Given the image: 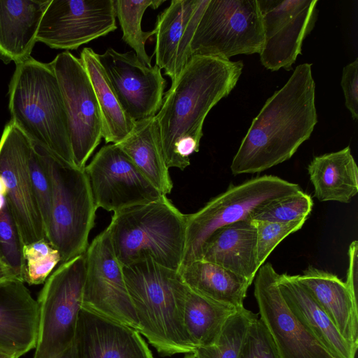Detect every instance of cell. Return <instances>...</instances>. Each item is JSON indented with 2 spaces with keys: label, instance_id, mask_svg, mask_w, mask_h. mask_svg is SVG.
I'll return each instance as SVG.
<instances>
[{
  "label": "cell",
  "instance_id": "obj_36",
  "mask_svg": "<svg viewBox=\"0 0 358 358\" xmlns=\"http://www.w3.org/2000/svg\"><path fill=\"white\" fill-rule=\"evenodd\" d=\"M29 168L34 197L46 237L52 208V188L48 176L34 146L29 159Z\"/></svg>",
  "mask_w": 358,
  "mask_h": 358
},
{
  "label": "cell",
  "instance_id": "obj_41",
  "mask_svg": "<svg viewBox=\"0 0 358 358\" xmlns=\"http://www.w3.org/2000/svg\"><path fill=\"white\" fill-rule=\"evenodd\" d=\"M55 358H74L72 345H71L64 352H62V354H60L59 355Z\"/></svg>",
  "mask_w": 358,
  "mask_h": 358
},
{
  "label": "cell",
  "instance_id": "obj_17",
  "mask_svg": "<svg viewBox=\"0 0 358 358\" xmlns=\"http://www.w3.org/2000/svg\"><path fill=\"white\" fill-rule=\"evenodd\" d=\"M99 57L126 113L134 122L155 117L166 87L161 69L145 65L133 50L121 53L109 48Z\"/></svg>",
  "mask_w": 358,
  "mask_h": 358
},
{
  "label": "cell",
  "instance_id": "obj_19",
  "mask_svg": "<svg viewBox=\"0 0 358 358\" xmlns=\"http://www.w3.org/2000/svg\"><path fill=\"white\" fill-rule=\"evenodd\" d=\"M209 0H172L155 28V65L174 81L192 57L191 41Z\"/></svg>",
  "mask_w": 358,
  "mask_h": 358
},
{
  "label": "cell",
  "instance_id": "obj_29",
  "mask_svg": "<svg viewBox=\"0 0 358 358\" xmlns=\"http://www.w3.org/2000/svg\"><path fill=\"white\" fill-rule=\"evenodd\" d=\"M237 310L206 298L187 287L183 322L195 348L215 344L225 322Z\"/></svg>",
  "mask_w": 358,
  "mask_h": 358
},
{
  "label": "cell",
  "instance_id": "obj_2",
  "mask_svg": "<svg viewBox=\"0 0 358 358\" xmlns=\"http://www.w3.org/2000/svg\"><path fill=\"white\" fill-rule=\"evenodd\" d=\"M243 67L241 61L193 55L171 83L155 116L169 169L179 142L192 138L200 143L206 115L234 89Z\"/></svg>",
  "mask_w": 358,
  "mask_h": 358
},
{
  "label": "cell",
  "instance_id": "obj_44",
  "mask_svg": "<svg viewBox=\"0 0 358 358\" xmlns=\"http://www.w3.org/2000/svg\"><path fill=\"white\" fill-rule=\"evenodd\" d=\"M0 358H17L15 355L0 350Z\"/></svg>",
  "mask_w": 358,
  "mask_h": 358
},
{
  "label": "cell",
  "instance_id": "obj_43",
  "mask_svg": "<svg viewBox=\"0 0 358 358\" xmlns=\"http://www.w3.org/2000/svg\"><path fill=\"white\" fill-rule=\"evenodd\" d=\"M8 205L6 196L0 194V210L3 209Z\"/></svg>",
  "mask_w": 358,
  "mask_h": 358
},
{
  "label": "cell",
  "instance_id": "obj_26",
  "mask_svg": "<svg viewBox=\"0 0 358 358\" xmlns=\"http://www.w3.org/2000/svg\"><path fill=\"white\" fill-rule=\"evenodd\" d=\"M142 174L164 195L173 189L155 117L135 122L129 135L116 144Z\"/></svg>",
  "mask_w": 358,
  "mask_h": 358
},
{
  "label": "cell",
  "instance_id": "obj_31",
  "mask_svg": "<svg viewBox=\"0 0 358 358\" xmlns=\"http://www.w3.org/2000/svg\"><path fill=\"white\" fill-rule=\"evenodd\" d=\"M258 315L242 307L225 322L215 343L195 350L198 358H238L248 327Z\"/></svg>",
  "mask_w": 358,
  "mask_h": 358
},
{
  "label": "cell",
  "instance_id": "obj_35",
  "mask_svg": "<svg viewBox=\"0 0 358 358\" xmlns=\"http://www.w3.org/2000/svg\"><path fill=\"white\" fill-rule=\"evenodd\" d=\"M307 218L290 222L252 220L257 231V255L259 266L263 265L275 247L287 236L299 230Z\"/></svg>",
  "mask_w": 358,
  "mask_h": 358
},
{
  "label": "cell",
  "instance_id": "obj_22",
  "mask_svg": "<svg viewBox=\"0 0 358 358\" xmlns=\"http://www.w3.org/2000/svg\"><path fill=\"white\" fill-rule=\"evenodd\" d=\"M296 279L308 291L342 336L358 347V302L337 275L309 266Z\"/></svg>",
  "mask_w": 358,
  "mask_h": 358
},
{
  "label": "cell",
  "instance_id": "obj_4",
  "mask_svg": "<svg viewBox=\"0 0 358 358\" xmlns=\"http://www.w3.org/2000/svg\"><path fill=\"white\" fill-rule=\"evenodd\" d=\"M15 66L8 92L10 120L32 142L76 166L68 117L52 66L31 57Z\"/></svg>",
  "mask_w": 358,
  "mask_h": 358
},
{
  "label": "cell",
  "instance_id": "obj_27",
  "mask_svg": "<svg viewBox=\"0 0 358 358\" xmlns=\"http://www.w3.org/2000/svg\"><path fill=\"white\" fill-rule=\"evenodd\" d=\"M178 272L190 290L236 309L243 307V301L251 285L245 278L202 259L182 265Z\"/></svg>",
  "mask_w": 358,
  "mask_h": 358
},
{
  "label": "cell",
  "instance_id": "obj_11",
  "mask_svg": "<svg viewBox=\"0 0 358 358\" xmlns=\"http://www.w3.org/2000/svg\"><path fill=\"white\" fill-rule=\"evenodd\" d=\"M85 258L82 308L138 331L139 323L122 266L114 252L107 228L88 245Z\"/></svg>",
  "mask_w": 358,
  "mask_h": 358
},
{
  "label": "cell",
  "instance_id": "obj_7",
  "mask_svg": "<svg viewBox=\"0 0 358 358\" xmlns=\"http://www.w3.org/2000/svg\"><path fill=\"white\" fill-rule=\"evenodd\" d=\"M300 190L299 185L271 175L252 178L237 185H231L199 210L186 215L182 265L200 259L203 244L217 229L251 219L252 215L262 206Z\"/></svg>",
  "mask_w": 358,
  "mask_h": 358
},
{
  "label": "cell",
  "instance_id": "obj_9",
  "mask_svg": "<svg viewBox=\"0 0 358 358\" xmlns=\"http://www.w3.org/2000/svg\"><path fill=\"white\" fill-rule=\"evenodd\" d=\"M264 43L257 0H209L191 41L193 55L229 60L259 54Z\"/></svg>",
  "mask_w": 358,
  "mask_h": 358
},
{
  "label": "cell",
  "instance_id": "obj_10",
  "mask_svg": "<svg viewBox=\"0 0 358 358\" xmlns=\"http://www.w3.org/2000/svg\"><path fill=\"white\" fill-rule=\"evenodd\" d=\"M63 97L69 127L74 164L84 169L103 138L99 106L87 72L69 51L58 54L50 62Z\"/></svg>",
  "mask_w": 358,
  "mask_h": 358
},
{
  "label": "cell",
  "instance_id": "obj_6",
  "mask_svg": "<svg viewBox=\"0 0 358 358\" xmlns=\"http://www.w3.org/2000/svg\"><path fill=\"white\" fill-rule=\"evenodd\" d=\"M52 188V208L46 240L66 262L85 253L97 210L84 169L59 160L32 142Z\"/></svg>",
  "mask_w": 358,
  "mask_h": 358
},
{
  "label": "cell",
  "instance_id": "obj_12",
  "mask_svg": "<svg viewBox=\"0 0 358 358\" xmlns=\"http://www.w3.org/2000/svg\"><path fill=\"white\" fill-rule=\"evenodd\" d=\"M32 149V141L10 120L0 139V175L6 183V196L23 245L46 239L30 178L29 159Z\"/></svg>",
  "mask_w": 358,
  "mask_h": 358
},
{
  "label": "cell",
  "instance_id": "obj_14",
  "mask_svg": "<svg viewBox=\"0 0 358 358\" xmlns=\"http://www.w3.org/2000/svg\"><path fill=\"white\" fill-rule=\"evenodd\" d=\"M278 277L271 263L262 265L254 279V294L259 318L280 358H336L291 311L280 291Z\"/></svg>",
  "mask_w": 358,
  "mask_h": 358
},
{
  "label": "cell",
  "instance_id": "obj_34",
  "mask_svg": "<svg viewBox=\"0 0 358 358\" xmlns=\"http://www.w3.org/2000/svg\"><path fill=\"white\" fill-rule=\"evenodd\" d=\"M22 249L23 244L8 205L0 210V259L10 269L15 279L24 282Z\"/></svg>",
  "mask_w": 358,
  "mask_h": 358
},
{
  "label": "cell",
  "instance_id": "obj_21",
  "mask_svg": "<svg viewBox=\"0 0 358 358\" xmlns=\"http://www.w3.org/2000/svg\"><path fill=\"white\" fill-rule=\"evenodd\" d=\"M199 259L217 264L252 284L260 268L252 220H243L217 229L203 244Z\"/></svg>",
  "mask_w": 358,
  "mask_h": 358
},
{
  "label": "cell",
  "instance_id": "obj_33",
  "mask_svg": "<svg viewBox=\"0 0 358 358\" xmlns=\"http://www.w3.org/2000/svg\"><path fill=\"white\" fill-rule=\"evenodd\" d=\"M313 206L311 196L301 189L262 206L252 215L251 220L285 223L308 219Z\"/></svg>",
  "mask_w": 358,
  "mask_h": 358
},
{
  "label": "cell",
  "instance_id": "obj_1",
  "mask_svg": "<svg viewBox=\"0 0 358 358\" xmlns=\"http://www.w3.org/2000/svg\"><path fill=\"white\" fill-rule=\"evenodd\" d=\"M311 64L299 65L254 118L230 169L236 176L264 171L290 159L317 122Z\"/></svg>",
  "mask_w": 358,
  "mask_h": 358
},
{
  "label": "cell",
  "instance_id": "obj_30",
  "mask_svg": "<svg viewBox=\"0 0 358 358\" xmlns=\"http://www.w3.org/2000/svg\"><path fill=\"white\" fill-rule=\"evenodd\" d=\"M164 2L165 1L161 0L115 1L116 17L118 18L122 31V39L148 66H152V56L147 54L145 45L149 38L155 35V30L143 31L141 29V20L148 7L156 9Z\"/></svg>",
  "mask_w": 358,
  "mask_h": 358
},
{
  "label": "cell",
  "instance_id": "obj_13",
  "mask_svg": "<svg viewBox=\"0 0 358 358\" xmlns=\"http://www.w3.org/2000/svg\"><path fill=\"white\" fill-rule=\"evenodd\" d=\"M85 171L96 208L115 213L164 195L116 144L103 146Z\"/></svg>",
  "mask_w": 358,
  "mask_h": 358
},
{
  "label": "cell",
  "instance_id": "obj_20",
  "mask_svg": "<svg viewBox=\"0 0 358 358\" xmlns=\"http://www.w3.org/2000/svg\"><path fill=\"white\" fill-rule=\"evenodd\" d=\"M39 311L24 282L0 281V350L17 358L36 348Z\"/></svg>",
  "mask_w": 358,
  "mask_h": 358
},
{
  "label": "cell",
  "instance_id": "obj_32",
  "mask_svg": "<svg viewBox=\"0 0 358 358\" xmlns=\"http://www.w3.org/2000/svg\"><path fill=\"white\" fill-rule=\"evenodd\" d=\"M22 252L25 262L24 282L29 285L44 283L61 262L59 252L45 238L24 245Z\"/></svg>",
  "mask_w": 358,
  "mask_h": 358
},
{
  "label": "cell",
  "instance_id": "obj_37",
  "mask_svg": "<svg viewBox=\"0 0 358 358\" xmlns=\"http://www.w3.org/2000/svg\"><path fill=\"white\" fill-rule=\"evenodd\" d=\"M238 358H280L269 332L258 316L248 327Z\"/></svg>",
  "mask_w": 358,
  "mask_h": 358
},
{
  "label": "cell",
  "instance_id": "obj_5",
  "mask_svg": "<svg viewBox=\"0 0 358 358\" xmlns=\"http://www.w3.org/2000/svg\"><path fill=\"white\" fill-rule=\"evenodd\" d=\"M122 266L152 258L178 271L184 257L186 215L162 195L156 201L115 212L107 227Z\"/></svg>",
  "mask_w": 358,
  "mask_h": 358
},
{
  "label": "cell",
  "instance_id": "obj_38",
  "mask_svg": "<svg viewBox=\"0 0 358 358\" xmlns=\"http://www.w3.org/2000/svg\"><path fill=\"white\" fill-rule=\"evenodd\" d=\"M346 108L353 120L358 118V59L346 65L343 69L341 82Z\"/></svg>",
  "mask_w": 358,
  "mask_h": 358
},
{
  "label": "cell",
  "instance_id": "obj_3",
  "mask_svg": "<svg viewBox=\"0 0 358 358\" xmlns=\"http://www.w3.org/2000/svg\"><path fill=\"white\" fill-rule=\"evenodd\" d=\"M138 332L162 356L195 351L184 325L187 287L177 271L143 259L122 266Z\"/></svg>",
  "mask_w": 358,
  "mask_h": 358
},
{
  "label": "cell",
  "instance_id": "obj_28",
  "mask_svg": "<svg viewBox=\"0 0 358 358\" xmlns=\"http://www.w3.org/2000/svg\"><path fill=\"white\" fill-rule=\"evenodd\" d=\"M80 59L92 83L99 106L103 138L106 143L118 144L132 131L135 122L126 113L100 62L99 54L84 48Z\"/></svg>",
  "mask_w": 358,
  "mask_h": 358
},
{
  "label": "cell",
  "instance_id": "obj_40",
  "mask_svg": "<svg viewBox=\"0 0 358 358\" xmlns=\"http://www.w3.org/2000/svg\"><path fill=\"white\" fill-rule=\"evenodd\" d=\"M9 279L15 278H14L10 269L0 259V281Z\"/></svg>",
  "mask_w": 358,
  "mask_h": 358
},
{
  "label": "cell",
  "instance_id": "obj_16",
  "mask_svg": "<svg viewBox=\"0 0 358 358\" xmlns=\"http://www.w3.org/2000/svg\"><path fill=\"white\" fill-rule=\"evenodd\" d=\"M257 1L264 33L262 64L271 71H289L301 54L303 39L313 29L318 1Z\"/></svg>",
  "mask_w": 358,
  "mask_h": 358
},
{
  "label": "cell",
  "instance_id": "obj_15",
  "mask_svg": "<svg viewBox=\"0 0 358 358\" xmlns=\"http://www.w3.org/2000/svg\"><path fill=\"white\" fill-rule=\"evenodd\" d=\"M116 29L114 0H51L41 19L36 42L69 51Z\"/></svg>",
  "mask_w": 358,
  "mask_h": 358
},
{
  "label": "cell",
  "instance_id": "obj_45",
  "mask_svg": "<svg viewBox=\"0 0 358 358\" xmlns=\"http://www.w3.org/2000/svg\"><path fill=\"white\" fill-rule=\"evenodd\" d=\"M185 358H198L195 352L187 353Z\"/></svg>",
  "mask_w": 358,
  "mask_h": 358
},
{
  "label": "cell",
  "instance_id": "obj_25",
  "mask_svg": "<svg viewBox=\"0 0 358 358\" xmlns=\"http://www.w3.org/2000/svg\"><path fill=\"white\" fill-rule=\"evenodd\" d=\"M308 172L320 201L348 203L358 192V168L349 146L314 157Z\"/></svg>",
  "mask_w": 358,
  "mask_h": 358
},
{
  "label": "cell",
  "instance_id": "obj_42",
  "mask_svg": "<svg viewBox=\"0 0 358 358\" xmlns=\"http://www.w3.org/2000/svg\"><path fill=\"white\" fill-rule=\"evenodd\" d=\"M7 194V188L6 186V183L4 182L3 178L0 175V194L6 196Z\"/></svg>",
  "mask_w": 358,
  "mask_h": 358
},
{
  "label": "cell",
  "instance_id": "obj_8",
  "mask_svg": "<svg viewBox=\"0 0 358 358\" xmlns=\"http://www.w3.org/2000/svg\"><path fill=\"white\" fill-rule=\"evenodd\" d=\"M85 275V252L60 264L45 280L36 300L39 324L33 358H55L71 345Z\"/></svg>",
  "mask_w": 358,
  "mask_h": 358
},
{
  "label": "cell",
  "instance_id": "obj_23",
  "mask_svg": "<svg viewBox=\"0 0 358 358\" xmlns=\"http://www.w3.org/2000/svg\"><path fill=\"white\" fill-rule=\"evenodd\" d=\"M51 0H0V59L15 64L31 57Z\"/></svg>",
  "mask_w": 358,
  "mask_h": 358
},
{
  "label": "cell",
  "instance_id": "obj_24",
  "mask_svg": "<svg viewBox=\"0 0 358 358\" xmlns=\"http://www.w3.org/2000/svg\"><path fill=\"white\" fill-rule=\"evenodd\" d=\"M278 287L291 311L336 358H355L357 349L294 275L279 274Z\"/></svg>",
  "mask_w": 358,
  "mask_h": 358
},
{
  "label": "cell",
  "instance_id": "obj_39",
  "mask_svg": "<svg viewBox=\"0 0 358 358\" xmlns=\"http://www.w3.org/2000/svg\"><path fill=\"white\" fill-rule=\"evenodd\" d=\"M358 242L352 241L348 249V268L345 282L352 297L357 301L358 298Z\"/></svg>",
  "mask_w": 358,
  "mask_h": 358
},
{
  "label": "cell",
  "instance_id": "obj_18",
  "mask_svg": "<svg viewBox=\"0 0 358 358\" xmlns=\"http://www.w3.org/2000/svg\"><path fill=\"white\" fill-rule=\"evenodd\" d=\"M71 345L74 358H154L138 331L83 308Z\"/></svg>",
  "mask_w": 358,
  "mask_h": 358
}]
</instances>
